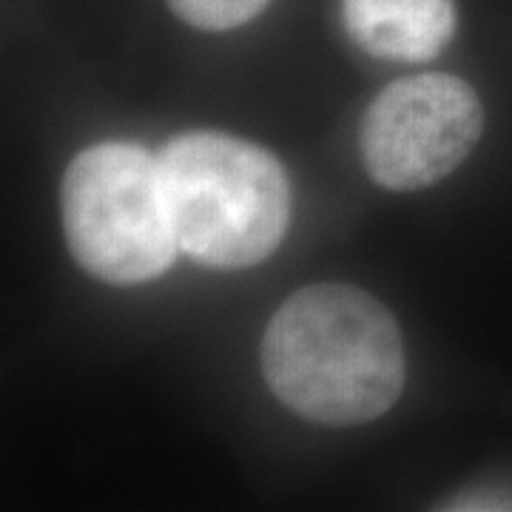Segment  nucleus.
<instances>
[{
    "label": "nucleus",
    "mask_w": 512,
    "mask_h": 512,
    "mask_svg": "<svg viewBox=\"0 0 512 512\" xmlns=\"http://www.w3.org/2000/svg\"><path fill=\"white\" fill-rule=\"evenodd\" d=\"M262 373L305 419L330 427L367 424L402 396V333L376 296L319 282L285 299L268 322Z\"/></svg>",
    "instance_id": "nucleus-1"
},
{
    "label": "nucleus",
    "mask_w": 512,
    "mask_h": 512,
    "mask_svg": "<svg viewBox=\"0 0 512 512\" xmlns=\"http://www.w3.org/2000/svg\"><path fill=\"white\" fill-rule=\"evenodd\" d=\"M157 160L180 251L208 268H251L279 248L291 191L271 151L220 131H191Z\"/></svg>",
    "instance_id": "nucleus-2"
},
{
    "label": "nucleus",
    "mask_w": 512,
    "mask_h": 512,
    "mask_svg": "<svg viewBox=\"0 0 512 512\" xmlns=\"http://www.w3.org/2000/svg\"><path fill=\"white\" fill-rule=\"evenodd\" d=\"M72 256L109 285L165 274L180 251L160 160L134 143H100L77 154L60 188Z\"/></svg>",
    "instance_id": "nucleus-3"
},
{
    "label": "nucleus",
    "mask_w": 512,
    "mask_h": 512,
    "mask_svg": "<svg viewBox=\"0 0 512 512\" xmlns=\"http://www.w3.org/2000/svg\"><path fill=\"white\" fill-rule=\"evenodd\" d=\"M484 131L476 92L453 74H413L384 89L362 123L367 174L390 191H419L470 157Z\"/></svg>",
    "instance_id": "nucleus-4"
},
{
    "label": "nucleus",
    "mask_w": 512,
    "mask_h": 512,
    "mask_svg": "<svg viewBox=\"0 0 512 512\" xmlns=\"http://www.w3.org/2000/svg\"><path fill=\"white\" fill-rule=\"evenodd\" d=\"M350 37L367 55L427 63L456 29L453 0H345Z\"/></svg>",
    "instance_id": "nucleus-5"
},
{
    "label": "nucleus",
    "mask_w": 512,
    "mask_h": 512,
    "mask_svg": "<svg viewBox=\"0 0 512 512\" xmlns=\"http://www.w3.org/2000/svg\"><path fill=\"white\" fill-rule=\"evenodd\" d=\"M177 18L205 29V32H225L254 20L268 0H168Z\"/></svg>",
    "instance_id": "nucleus-6"
}]
</instances>
